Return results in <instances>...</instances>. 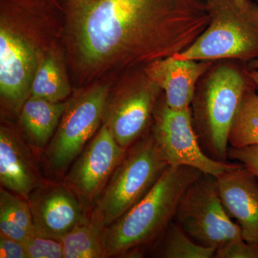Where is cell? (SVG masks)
<instances>
[{
	"label": "cell",
	"mask_w": 258,
	"mask_h": 258,
	"mask_svg": "<svg viewBox=\"0 0 258 258\" xmlns=\"http://www.w3.org/2000/svg\"><path fill=\"white\" fill-rule=\"evenodd\" d=\"M78 63L101 73L181 53L210 23L206 0H66Z\"/></svg>",
	"instance_id": "cell-1"
},
{
	"label": "cell",
	"mask_w": 258,
	"mask_h": 258,
	"mask_svg": "<svg viewBox=\"0 0 258 258\" xmlns=\"http://www.w3.org/2000/svg\"><path fill=\"white\" fill-rule=\"evenodd\" d=\"M203 174L189 166H168L139 203L105 227L107 257L157 244L174 221L183 195Z\"/></svg>",
	"instance_id": "cell-2"
},
{
	"label": "cell",
	"mask_w": 258,
	"mask_h": 258,
	"mask_svg": "<svg viewBox=\"0 0 258 258\" xmlns=\"http://www.w3.org/2000/svg\"><path fill=\"white\" fill-rule=\"evenodd\" d=\"M191 103L193 125L207 154L228 162L229 134L244 93L254 85L246 71L221 64L206 73Z\"/></svg>",
	"instance_id": "cell-3"
},
{
	"label": "cell",
	"mask_w": 258,
	"mask_h": 258,
	"mask_svg": "<svg viewBox=\"0 0 258 258\" xmlns=\"http://www.w3.org/2000/svg\"><path fill=\"white\" fill-rule=\"evenodd\" d=\"M210 23L180 60L258 58V4L251 0H206Z\"/></svg>",
	"instance_id": "cell-4"
},
{
	"label": "cell",
	"mask_w": 258,
	"mask_h": 258,
	"mask_svg": "<svg viewBox=\"0 0 258 258\" xmlns=\"http://www.w3.org/2000/svg\"><path fill=\"white\" fill-rule=\"evenodd\" d=\"M169 166L152 133L126 149L98 198L94 217L105 227L139 203Z\"/></svg>",
	"instance_id": "cell-5"
},
{
	"label": "cell",
	"mask_w": 258,
	"mask_h": 258,
	"mask_svg": "<svg viewBox=\"0 0 258 258\" xmlns=\"http://www.w3.org/2000/svg\"><path fill=\"white\" fill-rule=\"evenodd\" d=\"M174 221L190 238L205 247H219L242 238L238 224L222 205L216 177L203 174L183 195Z\"/></svg>",
	"instance_id": "cell-6"
},
{
	"label": "cell",
	"mask_w": 258,
	"mask_h": 258,
	"mask_svg": "<svg viewBox=\"0 0 258 258\" xmlns=\"http://www.w3.org/2000/svg\"><path fill=\"white\" fill-rule=\"evenodd\" d=\"M152 134L169 165L195 168L217 177L240 163L221 162L209 157L200 145L191 107L173 109L165 100L154 111Z\"/></svg>",
	"instance_id": "cell-7"
},
{
	"label": "cell",
	"mask_w": 258,
	"mask_h": 258,
	"mask_svg": "<svg viewBox=\"0 0 258 258\" xmlns=\"http://www.w3.org/2000/svg\"><path fill=\"white\" fill-rule=\"evenodd\" d=\"M108 101V88L98 85L68 103L47 150L54 170L69 165L99 128Z\"/></svg>",
	"instance_id": "cell-8"
},
{
	"label": "cell",
	"mask_w": 258,
	"mask_h": 258,
	"mask_svg": "<svg viewBox=\"0 0 258 258\" xmlns=\"http://www.w3.org/2000/svg\"><path fill=\"white\" fill-rule=\"evenodd\" d=\"M161 91L144 71L140 79L128 85L111 104L107 103L105 124L120 147L128 149L142 138L154 115Z\"/></svg>",
	"instance_id": "cell-9"
},
{
	"label": "cell",
	"mask_w": 258,
	"mask_h": 258,
	"mask_svg": "<svg viewBox=\"0 0 258 258\" xmlns=\"http://www.w3.org/2000/svg\"><path fill=\"white\" fill-rule=\"evenodd\" d=\"M42 57L32 40L1 19L0 92L14 108L22 107L30 96L32 80Z\"/></svg>",
	"instance_id": "cell-10"
},
{
	"label": "cell",
	"mask_w": 258,
	"mask_h": 258,
	"mask_svg": "<svg viewBox=\"0 0 258 258\" xmlns=\"http://www.w3.org/2000/svg\"><path fill=\"white\" fill-rule=\"evenodd\" d=\"M125 151L104 123L70 171L66 186L89 203L101 194Z\"/></svg>",
	"instance_id": "cell-11"
},
{
	"label": "cell",
	"mask_w": 258,
	"mask_h": 258,
	"mask_svg": "<svg viewBox=\"0 0 258 258\" xmlns=\"http://www.w3.org/2000/svg\"><path fill=\"white\" fill-rule=\"evenodd\" d=\"M76 194L67 186L48 185L29 198L37 235L62 240L86 217Z\"/></svg>",
	"instance_id": "cell-12"
},
{
	"label": "cell",
	"mask_w": 258,
	"mask_h": 258,
	"mask_svg": "<svg viewBox=\"0 0 258 258\" xmlns=\"http://www.w3.org/2000/svg\"><path fill=\"white\" fill-rule=\"evenodd\" d=\"M222 205L231 218L235 219L243 240L258 244V179L240 164L216 177Z\"/></svg>",
	"instance_id": "cell-13"
},
{
	"label": "cell",
	"mask_w": 258,
	"mask_h": 258,
	"mask_svg": "<svg viewBox=\"0 0 258 258\" xmlns=\"http://www.w3.org/2000/svg\"><path fill=\"white\" fill-rule=\"evenodd\" d=\"M212 64V61L180 60L171 56L154 61L144 71L164 91L168 106L173 109H184L191 107L199 81Z\"/></svg>",
	"instance_id": "cell-14"
},
{
	"label": "cell",
	"mask_w": 258,
	"mask_h": 258,
	"mask_svg": "<svg viewBox=\"0 0 258 258\" xmlns=\"http://www.w3.org/2000/svg\"><path fill=\"white\" fill-rule=\"evenodd\" d=\"M0 181L6 189L28 200L37 179L26 148L9 128L0 130Z\"/></svg>",
	"instance_id": "cell-15"
},
{
	"label": "cell",
	"mask_w": 258,
	"mask_h": 258,
	"mask_svg": "<svg viewBox=\"0 0 258 258\" xmlns=\"http://www.w3.org/2000/svg\"><path fill=\"white\" fill-rule=\"evenodd\" d=\"M68 103H53L30 96L21 107L20 120L30 143L37 148L45 145L53 136Z\"/></svg>",
	"instance_id": "cell-16"
},
{
	"label": "cell",
	"mask_w": 258,
	"mask_h": 258,
	"mask_svg": "<svg viewBox=\"0 0 258 258\" xmlns=\"http://www.w3.org/2000/svg\"><path fill=\"white\" fill-rule=\"evenodd\" d=\"M105 227L96 217L82 222L61 240L64 258L106 257Z\"/></svg>",
	"instance_id": "cell-17"
},
{
	"label": "cell",
	"mask_w": 258,
	"mask_h": 258,
	"mask_svg": "<svg viewBox=\"0 0 258 258\" xmlns=\"http://www.w3.org/2000/svg\"><path fill=\"white\" fill-rule=\"evenodd\" d=\"M70 93L71 86L60 60L55 54H45L32 80L30 96L58 103L66 99Z\"/></svg>",
	"instance_id": "cell-18"
},
{
	"label": "cell",
	"mask_w": 258,
	"mask_h": 258,
	"mask_svg": "<svg viewBox=\"0 0 258 258\" xmlns=\"http://www.w3.org/2000/svg\"><path fill=\"white\" fill-rule=\"evenodd\" d=\"M228 141L229 146L233 148L258 145V93L254 85L244 93Z\"/></svg>",
	"instance_id": "cell-19"
},
{
	"label": "cell",
	"mask_w": 258,
	"mask_h": 258,
	"mask_svg": "<svg viewBox=\"0 0 258 258\" xmlns=\"http://www.w3.org/2000/svg\"><path fill=\"white\" fill-rule=\"evenodd\" d=\"M156 246V255L162 258H212L217 250L195 242L174 220Z\"/></svg>",
	"instance_id": "cell-20"
},
{
	"label": "cell",
	"mask_w": 258,
	"mask_h": 258,
	"mask_svg": "<svg viewBox=\"0 0 258 258\" xmlns=\"http://www.w3.org/2000/svg\"><path fill=\"white\" fill-rule=\"evenodd\" d=\"M0 212L30 232L35 233L30 204L26 199L13 195L9 190H0Z\"/></svg>",
	"instance_id": "cell-21"
},
{
	"label": "cell",
	"mask_w": 258,
	"mask_h": 258,
	"mask_svg": "<svg viewBox=\"0 0 258 258\" xmlns=\"http://www.w3.org/2000/svg\"><path fill=\"white\" fill-rule=\"evenodd\" d=\"M28 258H63L62 242L57 239L34 235L24 244Z\"/></svg>",
	"instance_id": "cell-22"
},
{
	"label": "cell",
	"mask_w": 258,
	"mask_h": 258,
	"mask_svg": "<svg viewBox=\"0 0 258 258\" xmlns=\"http://www.w3.org/2000/svg\"><path fill=\"white\" fill-rule=\"evenodd\" d=\"M216 258H258V244L249 243L243 239L231 241L219 247Z\"/></svg>",
	"instance_id": "cell-23"
},
{
	"label": "cell",
	"mask_w": 258,
	"mask_h": 258,
	"mask_svg": "<svg viewBox=\"0 0 258 258\" xmlns=\"http://www.w3.org/2000/svg\"><path fill=\"white\" fill-rule=\"evenodd\" d=\"M227 157L228 160L242 164L258 179V145L242 148L229 147Z\"/></svg>",
	"instance_id": "cell-24"
},
{
	"label": "cell",
	"mask_w": 258,
	"mask_h": 258,
	"mask_svg": "<svg viewBox=\"0 0 258 258\" xmlns=\"http://www.w3.org/2000/svg\"><path fill=\"white\" fill-rule=\"evenodd\" d=\"M0 234L23 244L26 243L32 236L36 234L19 225L2 212H0Z\"/></svg>",
	"instance_id": "cell-25"
},
{
	"label": "cell",
	"mask_w": 258,
	"mask_h": 258,
	"mask_svg": "<svg viewBox=\"0 0 258 258\" xmlns=\"http://www.w3.org/2000/svg\"><path fill=\"white\" fill-rule=\"evenodd\" d=\"M0 257L28 258L25 245L0 234Z\"/></svg>",
	"instance_id": "cell-26"
},
{
	"label": "cell",
	"mask_w": 258,
	"mask_h": 258,
	"mask_svg": "<svg viewBox=\"0 0 258 258\" xmlns=\"http://www.w3.org/2000/svg\"><path fill=\"white\" fill-rule=\"evenodd\" d=\"M247 76L249 78V79L252 81V82L254 83L255 86L256 90H257L258 93V71L257 70H250L246 71Z\"/></svg>",
	"instance_id": "cell-27"
},
{
	"label": "cell",
	"mask_w": 258,
	"mask_h": 258,
	"mask_svg": "<svg viewBox=\"0 0 258 258\" xmlns=\"http://www.w3.org/2000/svg\"><path fill=\"white\" fill-rule=\"evenodd\" d=\"M248 69L250 70H258V58L249 62Z\"/></svg>",
	"instance_id": "cell-28"
},
{
	"label": "cell",
	"mask_w": 258,
	"mask_h": 258,
	"mask_svg": "<svg viewBox=\"0 0 258 258\" xmlns=\"http://www.w3.org/2000/svg\"><path fill=\"white\" fill-rule=\"evenodd\" d=\"M254 2H256V3H257V4H258V0H254Z\"/></svg>",
	"instance_id": "cell-29"
},
{
	"label": "cell",
	"mask_w": 258,
	"mask_h": 258,
	"mask_svg": "<svg viewBox=\"0 0 258 258\" xmlns=\"http://www.w3.org/2000/svg\"><path fill=\"white\" fill-rule=\"evenodd\" d=\"M238 1L242 2V1H244V0H238Z\"/></svg>",
	"instance_id": "cell-30"
}]
</instances>
